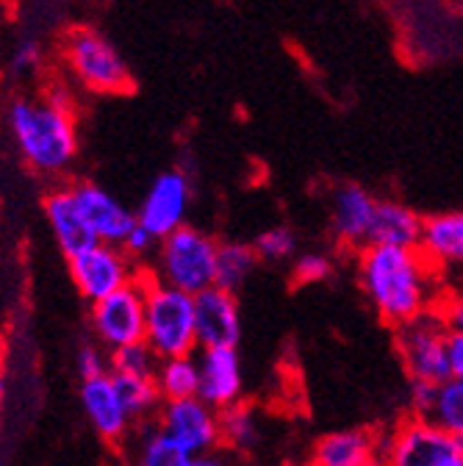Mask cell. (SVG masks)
Returning a JSON list of instances; mask_svg holds the SVG:
<instances>
[{
    "instance_id": "1",
    "label": "cell",
    "mask_w": 463,
    "mask_h": 466,
    "mask_svg": "<svg viewBox=\"0 0 463 466\" xmlns=\"http://www.w3.org/2000/svg\"><path fill=\"white\" fill-rule=\"evenodd\" d=\"M436 264L422 250L367 245L358 250V283L375 314L388 328H402L436 311L441 300V286Z\"/></svg>"
},
{
    "instance_id": "2",
    "label": "cell",
    "mask_w": 463,
    "mask_h": 466,
    "mask_svg": "<svg viewBox=\"0 0 463 466\" xmlns=\"http://www.w3.org/2000/svg\"><path fill=\"white\" fill-rule=\"evenodd\" d=\"M9 128L25 164L42 175H65L78 156L73 103L59 86L42 97H17L9 106Z\"/></svg>"
},
{
    "instance_id": "3",
    "label": "cell",
    "mask_w": 463,
    "mask_h": 466,
    "mask_svg": "<svg viewBox=\"0 0 463 466\" xmlns=\"http://www.w3.org/2000/svg\"><path fill=\"white\" fill-rule=\"evenodd\" d=\"M145 278V309H147V333L145 341L158 359L195 356L200 347L197 322H195V298L181 289L158 283L147 269Z\"/></svg>"
},
{
    "instance_id": "4",
    "label": "cell",
    "mask_w": 463,
    "mask_h": 466,
    "mask_svg": "<svg viewBox=\"0 0 463 466\" xmlns=\"http://www.w3.org/2000/svg\"><path fill=\"white\" fill-rule=\"evenodd\" d=\"M216 253L219 242L211 233L184 225L161 239L156 250V269H150V275L158 283L181 289L195 298L216 286Z\"/></svg>"
},
{
    "instance_id": "5",
    "label": "cell",
    "mask_w": 463,
    "mask_h": 466,
    "mask_svg": "<svg viewBox=\"0 0 463 466\" xmlns=\"http://www.w3.org/2000/svg\"><path fill=\"white\" fill-rule=\"evenodd\" d=\"M67 67L92 92L114 95V92H128L131 86V70L126 65L123 53L114 47L103 34L92 28H75L70 31L65 42Z\"/></svg>"
},
{
    "instance_id": "6",
    "label": "cell",
    "mask_w": 463,
    "mask_h": 466,
    "mask_svg": "<svg viewBox=\"0 0 463 466\" xmlns=\"http://www.w3.org/2000/svg\"><path fill=\"white\" fill-rule=\"evenodd\" d=\"M449 328L438 317V311H428L419 319L394 330L397 356L408 372V378L444 383L452 378L449 372Z\"/></svg>"
},
{
    "instance_id": "7",
    "label": "cell",
    "mask_w": 463,
    "mask_h": 466,
    "mask_svg": "<svg viewBox=\"0 0 463 466\" xmlns=\"http://www.w3.org/2000/svg\"><path fill=\"white\" fill-rule=\"evenodd\" d=\"M380 452L388 466H444L458 458V441L428 417H405L386 436Z\"/></svg>"
},
{
    "instance_id": "8",
    "label": "cell",
    "mask_w": 463,
    "mask_h": 466,
    "mask_svg": "<svg viewBox=\"0 0 463 466\" xmlns=\"http://www.w3.org/2000/svg\"><path fill=\"white\" fill-rule=\"evenodd\" d=\"M89 325L106 350H120L128 344L145 341L147 333V309H145V278H139L123 289H117L114 295L92 303L89 311Z\"/></svg>"
},
{
    "instance_id": "9",
    "label": "cell",
    "mask_w": 463,
    "mask_h": 466,
    "mask_svg": "<svg viewBox=\"0 0 463 466\" xmlns=\"http://www.w3.org/2000/svg\"><path fill=\"white\" fill-rule=\"evenodd\" d=\"M70 261V278L78 289V295L89 303H97L117 289L134 283L142 269L134 267V258L117 248V245H103L97 242L95 248L67 258Z\"/></svg>"
},
{
    "instance_id": "10",
    "label": "cell",
    "mask_w": 463,
    "mask_h": 466,
    "mask_svg": "<svg viewBox=\"0 0 463 466\" xmlns=\"http://www.w3.org/2000/svg\"><path fill=\"white\" fill-rule=\"evenodd\" d=\"M158 428L192 458L222 447L219 411L200 397L166 400L158 411Z\"/></svg>"
},
{
    "instance_id": "11",
    "label": "cell",
    "mask_w": 463,
    "mask_h": 466,
    "mask_svg": "<svg viewBox=\"0 0 463 466\" xmlns=\"http://www.w3.org/2000/svg\"><path fill=\"white\" fill-rule=\"evenodd\" d=\"M192 208V181L184 169H166L158 178L150 184L136 219L139 225H145L153 237L164 239L172 230H178L186 225Z\"/></svg>"
},
{
    "instance_id": "12",
    "label": "cell",
    "mask_w": 463,
    "mask_h": 466,
    "mask_svg": "<svg viewBox=\"0 0 463 466\" xmlns=\"http://www.w3.org/2000/svg\"><path fill=\"white\" fill-rule=\"evenodd\" d=\"M81 405L92 431L108 444H123L126 439H131L134 428L139 425L131 417L114 375L81 380Z\"/></svg>"
},
{
    "instance_id": "13",
    "label": "cell",
    "mask_w": 463,
    "mask_h": 466,
    "mask_svg": "<svg viewBox=\"0 0 463 466\" xmlns=\"http://www.w3.org/2000/svg\"><path fill=\"white\" fill-rule=\"evenodd\" d=\"M377 198L361 184H341L330 198V233L338 248L364 250L377 211Z\"/></svg>"
},
{
    "instance_id": "14",
    "label": "cell",
    "mask_w": 463,
    "mask_h": 466,
    "mask_svg": "<svg viewBox=\"0 0 463 466\" xmlns=\"http://www.w3.org/2000/svg\"><path fill=\"white\" fill-rule=\"evenodd\" d=\"M195 322L200 350L239 347L242 341V309L234 291L211 286L195 295Z\"/></svg>"
},
{
    "instance_id": "15",
    "label": "cell",
    "mask_w": 463,
    "mask_h": 466,
    "mask_svg": "<svg viewBox=\"0 0 463 466\" xmlns=\"http://www.w3.org/2000/svg\"><path fill=\"white\" fill-rule=\"evenodd\" d=\"M89 228L95 230L97 242L103 245H117L123 248L128 233L136 228V214L131 208H126L117 198H114L108 189L92 184V181H78L70 187Z\"/></svg>"
},
{
    "instance_id": "16",
    "label": "cell",
    "mask_w": 463,
    "mask_h": 466,
    "mask_svg": "<svg viewBox=\"0 0 463 466\" xmlns=\"http://www.w3.org/2000/svg\"><path fill=\"white\" fill-rule=\"evenodd\" d=\"M200 400L214 405L216 411L242 402L245 378H242V359L237 347H208L200 350Z\"/></svg>"
},
{
    "instance_id": "17",
    "label": "cell",
    "mask_w": 463,
    "mask_h": 466,
    "mask_svg": "<svg viewBox=\"0 0 463 466\" xmlns=\"http://www.w3.org/2000/svg\"><path fill=\"white\" fill-rule=\"evenodd\" d=\"M45 217H47V225H50L55 245L62 248V253L67 258L97 245L95 230L89 228V222H86V217H84L70 187H59L45 198Z\"/></svg>"
},
{
    "instance_id": "18",
    "label": "cell",
    "mask_w": 463,
    "mask_h": 466,
    "mask_svg": "<svg viewBox=\"0 0 463 466\" xmlns=\"http://www.w3.org/2000/svg\"><path fill=\"white\" fill-rule=\"evenodd\" d=\"M375 452H380V433L367 428L333 431L314 441L308 466H364Z\"/></svg>"
},
{
    "instance_id": "19",
    "label": "cell",
    "mask_w": 463,
    "mask_h": 466,
    "mask_svg": "<svg viewBox=\"0 0 463 466\" xmlns=\"http://www.w3.org/2000/svg\"><path fill=\"white\" fill-rule=\"evenodd\" d=\"M425 237V219L397 200H380L369 233V245H386V248H405L419 250Z\"/></svg>"
},
{
    "instance_id": "20",
    "label": "cell",
    "mask_w": 463,
    "mask_h": 466,
    "mask_svg": "<svg viewBox=\"0 0 463 466\" xmlns=\"http://www.w3.org/2000/svg\"><path fill=\"white\" fill-rule=\"evenodd\" d=\"M419 250L436 267H463V211L428 217Z\"/></svg>"
},
{
    "instance_id": "21",
    "label": "cell",
    "mask_w": 463,
    "mask_h": 466,
    "mask_svg": "<svg viewBox=\"0 0 463 466\" xmlns=\"http://www.w3.org/2000/svg\"><path fill=\"white\" fill-rule=\"evenodd\" d=\"M222 447L234 452H253L261 444V417L253 405L234 402L219 411Z\"/></svg>"
},
{
    "instance_id": "22",
    "label": "cell",
    "mask_w": 463,
    "mask_h": 466,
    "mask_svg": "<svg viewBox=\"0 0 463 466\" xmlns=\"http://www.w3.org/2000/svg\"><path fill=\"white\" fill-rule=\"evenodd\" d=\"M192 455L172 441L158 422L139 425V436L134 439V466H189Z\"/></svg>"
},
{
    "instance_id": "23",
    "label": "cell",
    "mask_w": 463,
    "mask_h": 466,
    "mask_svg": "<svg viewBox=\"0 0 463 466\" xmlns=\"http://www.w3.org/2000/svg\"><path fill=\"white\" fill-rule=\"evenodd\" d=\"M261 258L256 253L253 245L245 242H219V253H216V286L225 291H237L253 278V272L258 269Z\"/></svg>"
},
{
    "instance_id": "24",
    "label": "cell",
    "mask_w": 463,
    "mask_h": 466,
    "mask_svg": "<svg viewBox=\"0 0 463 466\" xmlns=\"http://www.w3.org/2000/svg\"><path fill=\"white\" fill-rule=\"evenodd\" d=\"M158 391L166 400H186L200 397V361L197 356H178V359H161L156 370Z\"/></svg>"
},
{
    "instance_id": "25",
    "label": "cell",
    "mask_w": 463,
    "mask_h": 466,
    "mask_svg": "<svg viewBox=\"0 0 463 466\" xmlns=\"http://www.w3.org/2000/svg\"><path fill=\"white\" fill-rule=\"evenodd\" d=\"M120 386V394L128 405V411L136 422H147L153 414L158 417L164 397L158 391L156 378H128V375H114Z\"/></svg>"
},
{
    "instance_id": "26",
    "label": "cell",
    "mask_w": 463,
    "mask_h": 466,
    "mask_svg": "<svg viewBox=\"0 0 463 466\" xmlns=\"http://www.w3.org/2000/svg\"><path fill=\"white\" fill-rule=\"evenodd\" d=\"M438 428H444L449 436L460 439L463 436V380L449 378L438 389L436 411L430 417Z\"/></svg>"
},
{
    "instance_id": "27",
    "label": "cell",
    "mask_w": 463,
    "mask_h": 466,
    "mask_svg": "<svg viewBox=\"0 0 463 466\" xmlns=\"http://www.w3.org/2000/svg\"><path fill=\"white\" fill-rule=\"evenodd\" d=\"M158 356L150 350L147 341L128 344L111 353V375H128V378H156Z\"/></svg>"
},
{
    "instance_id": "28",
    "label": "cell",
    "mask_w": 463,
    "mask_h": 466,
    "mask_svg": "<svg viewBox=\"0 0 463 466\" xmlns=\"http://www.w3.org/2000/svg\"><path fill=\"white\" fill-rule=\"evenodd\" d=\"M256 253L267 264H283L297 253V233L286 225H272L264 233H258L253 242Z\"/></svg>"
},
{
    "instance_id": "29",
    "label": "cell",
    "mask_w": 463,
    "mask_h": 466,
    "mask_svg": "<svg viewBox=\"0 0 463 466\" xmlns=\"http://www.w3.org/2000/svg\"><path fill=\"white\" fill-rule=\"evenodd\" d=\"M333 258L327 253H319V250H308V253H300L295 258V267H292V278L297 286H314V283H325L330 275H333Z\"/></svg>"
},
{
    "instance_id": "30",
    "label": "cell",
    "mask_w": 463,
    "mask_h": 466,
    "mask_svg": "<svg viewBox=\"0 0 463 466\" xmlns=\"http://www.w3.org/2000/svg\"><path fill=\"white\" fill-rule=\"evenodd\" d=\"M75 367L81 380H92V378H103L111 375V350H106L103 344H81L78 356H75Z\"/></svg>"
},
{
    "instance_id": "31",
    "label": "cell",
    "mask_w": 463,
    "mask_h": 466,
    "mask_svg": "<svg viewBox=\"0 0 463 466\" xmlns=\"http://www.w3.org/2000/svg\"><path fill=\"white\" fill-rule=\"evenodd\" d=\"M438 389L441 383H433V380H419V378L408 380V408L414 417H428V420L433 417Z\"/></svg>"
},
{
    "instance_id": "32",
    "label": "cell",
    "mask_w": 463,
    "mask_h": 466,
    "mask_svg": "<svg viewBox=\"0 0 463 466\" xmlns=\"http://www.w3.org/2000/svg\"><path fill=\"white\" fill-rule=\"evenodd\" d=\"M436 311L449 328V333L463 336V291H444Z\"/></svg>"
},
{
    "instance_id": "33",
    "label": "cell",
    "mask_w": 463,
    "mask_h": 466,
    "mask_svg": "<svg viewBox=\"0 0 463 466\" xmlns=\"http://www.w3.org/2000/svg\"><path fill=\"white\" fill-rule=\"evenodd\" d=\"M39 62H42V50H39V45H36L34 39H25V42H20V45L15 47V53H12V73H15V76H31V73H36Z\"/></svg>"
},
{
    "instance_id": "34",
    "label": "cell",
    "mask_w": 463,
    "mask_h": 466,
    "mask_svg": "<svg viewBox=\"0 0 463 466\" xmlns=\"http://www.w3.org/2000/svg\"><path fill=\"white\" fill-rule=\"evenodd\" d=\"M158 245H161V239H158V237H153V233H150L145 225H139V222H136V228L128 233V239H126L123 250H126L131 258H145V256L156 253V250H158Z\"/></svg>"
},
{
    "instance_id": "35",
    "label": "cell",
    "mask_w": 463,
    "mask_h": 466,
    "mask_svg": "<svg viewBox=\"0 0 463 466\" xmlns=\"http://www.w3.org/2000/svg\"><path fill=\"white\" fill-rule=\"evenodd\" d=\"M449 372L452 378L463 380V336H449Z\"/></svg>"
},
{
    "instance_id": "36",
    "label": "cell",
    "mask_w": 463,
    "mask_h": 466,
    "mask_svg": "<svg viewBox=\"0 0 463 466\" xmlns=\"http://www.w3.org/2000/svg\"><path fill=\"white\" fill-rule=\"evenodd\" d=\"M189 466H230V461L222 455V452H206V455H195L192 461H189Z\"/></svg>"
},
{
    "instance_id": "37",
    "label": "cell",
    "mask_w": 463,
    "mask_h": 466,
    "mask_svg": "<svg viewBox=\"0 0 463 466\" xmlns=\"http://www.w3.org/2000/svg\"><path fill=\"white\" fill-rule=\"evenodd\" d=\"M364 466H388V463H386L383 452H375V455H372V458H369V461H367Z\"/></svg>"
},
{
    "instance_id": "38",
    "label": "cell",
    "mask_w": 463,
    "mask_h": 466,
    "mask_svg": "<svg viewBox=\"0 0 463 466\" xmlns=\"http://www.w3.org/2000/svg\"><path fill=\"white\" fill-rule=\"evenodd\" d=\"M4 402H6V380L0 378V411H4Z\"/></svg>"
},
{
    "instance_id": "39",
    "label": "cell",
    "mask_w": 463,
    "mask_h": 466,
    "mask_svg": "<svg viewBox=\"0 0 463 466\" xmlns=\"http://www.w3.org/2000/svg\"><path fill=\"white\" fill-rule=\"evenodd\" d=\"M444 466H463V455L452 458V461H449V463H444Z\"/></svg>"
},
{
    "instance_id": "40",
    "label": "cell",
    "mask_w": 463,
    "mask_h": 466,
    "mask_svg": "<svg viewBox=\"0 0 463 466\" xmlns=\"http://www.w3.org/2000/svg\"><path fill=\"white\" fill-rule=\"evenodd\" d=\"M261 466H280V463H261Z\"/></svg>"
},
{
    "instance_id": "41",
    "label": "cell",
    "mask_w": 463,
    "mask_h": 466,
    "mask_svg": "<svg viewBox=\"0 0 463 466\" xmlns=\"http://www.w3.org/2000/svg\"><path fill=\"white\" fill-rule=\"evenodd\" d=\"M120 466H134V463H120Z\"/></svg>"
}]
</instances>
